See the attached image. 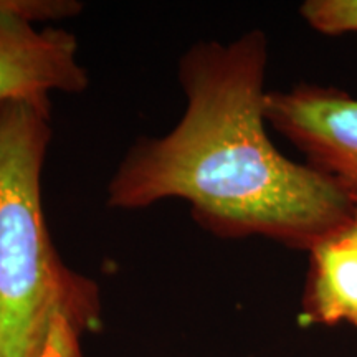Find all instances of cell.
<instances>
[{
    "instance_id": "cell-1",
    "label": "cell",
    "mask_w": 357,
    "mask_h": 357,
    "mask_svg": "<svg viewBox=\"0 0 357 357\" xmlns=\"http://www.w3.org/2000/svg\"><path fill=\"white\" fill-rule=\"evenodd\" d=\"M268 38L250 30L231 42H197L178 58L182 118L162 136L129 146L106 187L114 211L181 199L217 238L261 236L310 250L357 222L354 194L268 136Z\"/></svg>"
},
{
    "instance_id": "cell-7",
    "label": "cell",
    "mask_w": 357,
    "mask_h": 357,
    "mask_svg": "<svg viewBox=\"0 0 357 357\" xmlns=\"http://www.w3.org/2000/svg\"><path fill=\"white\" fill-rule=\"evenodd\" d=\"M7 7L32 25L73 19L83 12L78 0H6Z\"/></svg>"
},
{
    "instance_id": "cell-3",
    "label": "cell",
    "mask_w": 357,
    "mask_h": 357,
    "mask_svg": "<svg viewBox=\"0 0 357 357\" xmlns=\"http://www.w3.org/2000/svg\"><path fill=\"white\" fill-rule=\"evenodd\" d=\"M266 121L306 155V164L357 194V98L310 83L268 91Z\"/></svg>"
},
{
    "instance_id": "cell-4",
    "label": "cell",
    "mask_w": 357,
    "mask_h": 357,
    "mask_svg": "<svg viewBox=\"0 0 357 357\" xmlns=\"http://www.w3.org/2000/svg\"><path fill=\"white\" fill-rule=\"evenodd\" d=\"M78 40L61 29H37L0 0V102L50 100L86 91Z\"/></svg>"
},
{
    "instance_id": "cell-2",
    "label": "cell",
    "mask_w": 357,
    "mask_h": 357,
    "mask_svg": "<svg viewBox=\"0 0 357 357\" xmlns=\"http://www.w3.org/2000/svg\"><path fill=\"white\" fill-rule=\"evenodd\" d=\"M52 102H0V357H83L102 326L95 280L61 258L43 212Z\"/></svg>"
},
{
    "instance_id": "cell-5",
    "label": "cell",
    "mask_w": 357,
    "mask_h": 357,
    "mask_svg": "<svg viewBox=\"0 0 357 357\" xmlns=\"http://www.w3.org/2000/svg\"><path fill=\"white\" fill-rule=\"evenodd\" d=\"M307 253L305 319L357 326V222L326 236Z\"/></svg>"
},
{
    "instance_id": "cell-6",
    "label": "cell",
    "mask_w": 357,
    "mask_h": 357,
    "mask_svg": "<svg viewBox=\"0 0 357 357\" xmlns=\"http://www.w3.org/2000/svg\"><path fill=\"white\" fill-rule=\"evenodd\" d=\"M300 13L312 30L323 35L357 33V0H306Z\"/></svg>"
},
{
    "instance_id": "cell-8",
    "label": "cell",
    "mask_w": 357,
    "mask_h": 357,
    "mask_svg": "<svg viewBox=\"0 0 357 357\" xmlns=\"http://www.w3.org/2000/svg\"><path fill=\"white\" fill-rule=\"evenodd\" d=\"M354 199H356V204H357V194H356V195H354Z\"/></svg>"
}]
</instances>
